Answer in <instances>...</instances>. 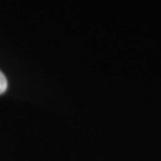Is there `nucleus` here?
Listing matches in <instances>:
<instances>
[{"label":"nucleus","instance_id":"1","mask_svg":"<svg viewBox=\"0 0 161 161\" xmlns=\"http://www.w3.org/2000/svg\"><path fill=\"white\" fill-rule=\"evenodd\" d=\"M8 87V82H7V78L2 71H0V95L3 93H6V90Z\"/></svg>","mask_w":161,"mask_h":161}]
</instances>
